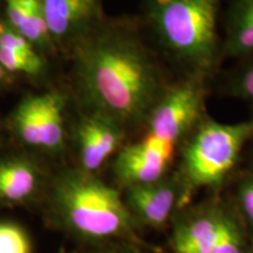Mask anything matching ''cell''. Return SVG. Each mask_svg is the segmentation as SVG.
Returning <instances> with one entry per match:
<instances>
[{
  "instance_id": "6",
  "label": "cell",
  "mask_w": 253,
  "mask_h": 253,
  "mask_svg": "<svg viewBox=\"0 0 253 253\" xmlns=\"http://www.w3.org/2000/svg\"><path fill=\"white\" fill-rule=\"evenodd\" d=\"M53 171L28 151L0 155V209L40 207Z\"/></svg>"
},
{
  "instance_id": "14",
  "label": "cell",
  "mask_w": 253,
  "mask_h": 253,
  "mask_svg": "<svg viewBox=\"0 0 253 253\" xmlns=\"http://www.w3.org/2000/svg\"><path fill=\"white\" fill-rule=\"evenodd\" d=\"M41 125H42V155L59 158L68 149L65 130V99L59 91L40 94Z\"/></svg>"
},
{
  "instance_id": "3",
  "label": "cell",
  "mask_w": 253,
  "mask_h": 253,
  "mask_svg": "<svg viewBox=\"0 0 253 253\" xmlns=\"http://www.w3.org/2000/svg\"><path fill=\"white\" fill-rule=\"evenodd\" d=\"M221 0H147V17L161 46L188 74L209 78L221 53Z\"/></svg>"
},
{
  "instance_id": "18",
  "label": "cell",
  "mask_w": 253,
  "mask_h": 253,
  "mask_svg": "<svg viewBox=\"0 0 253 253\" xmlns=\"http://www.w3.org/2000/svg\"><path fill=\"white\" fill-rule=\"evenodd\" d=\"M0 63L6 72H20L37 77L45 68V61L40 54L26 55L24 53L0 48Z\"/></svg>"
},
{
  "instance_id": "11",
  "label": "cell",
  "mask_w": 253,
  "mask_h": 253,
  "mask_svg": "<svg viewBox=\"0 0 253 253\" xmlns=\"http://www.w3.org/2000/svg\"><path fill=\"white\" fill-rule=\"evenodd\" d=\"M224 204L219 202L190 209L175 221L171 237L173 253H212Z\"/></svg>"
},
{
  "instance_id": "2",
  "label": "cell",
  "mask_w": 253,
  "mask_h": 253,
  "mask_svg": "<svg viewBox=\"0 0 253 253\" xmlns=\"http://www.w3.org/2000/svg\"><path fill=\"white\" fill-rule=\"evenodd\" d=\"M40 209L45 226L77 248L143 240L121 190L77 166H62L53 171Z\"/></svg>"
},
{
  "instance_id": "23",
  "label": "cell",
  "mask_w": 253,
  "mask_h": 253,
  "mask_svg": "<svg viewBox=\"0 0 253 253\" xmlns=\"http://www.w3.org/2000/svg\"><path fill=\"white\" fill-rule=\"evenodd\" d=\"M6 78H7V72L5 71V68L2 67L1 63H0V82L5 81Z\"/></svg>"
},
{
  "instance_id": "16",
  "label": "cell",
  "mask_w": 253,
  "mask_h": 253,
  "mask_svg": "<svg viewBox=\"0 0 253 253\" xmlns=\"http://www.w3.org/2000/svg\"><path fill=\"white\" fill-rule=\"evenodd\" d=\"M212 253H251L242 224L225 204L221 211Z\"/></svg>"
},
{
  "instance_id": "19",
  "label": "cell",
  "mask_w": 253,
  "mask_h": 253,
  "mask_svg": "<svg viewBox=\"0 0 253 253\" xmlns=\"http://www.w3.org/2000/svg\"><path fill=\"white\" fill-rule=\"evenodd\" d=\"M71 253H157L153 246L144 240H123L108 244L91 246V248H75Z\"/></svg>"
},
{
  "instance_id": "15",
  "label": "cell",
  "mask_w": 253,
  "mask_h": 253,
  "mask_svg": "<svg viewBox=\"0 0 253 253\" xmlns=\"http://www.w3.org/2000/svg\"><path fill=\"white\" fill-rule=\"evenodd\" d=\"M9 126L17 140L32 154L42 155L40 94L27 95L19 102L9 118Z\"/></svg>"
},
{
  "instance_id": "10",
  "label": "cell",
  "mask_w": 253,
  "mask_h": 253,
  "mask_svg": "<svg viewBox=\"0 0 253 253\" xmlns=\"http://www.w3.org/2000/svg\"><path fill=\"white\" fill-rule=\"evenodd\" d=\"M53 42L74 47L103 20L102 0H41Z\"/></svg>"
},
{
  "instance_id": "5",
  "label": "cell",
  "mask_w": 253,
  "mask_h": 253,
  "mask_svg": "<svg viewBox=\"0 0 253 253\" xmlns=\"http://www.w3.org/2000/svg\"><path fill=\"white\" fill-rule=\"evenodd\" d=\"M207 78L186 74L169 84L148 116L147 134L181 143L205 119Z\"/></svg>"
},
{
  "instance_id": "7",
  "label": "cell",
  "mask_w": 253,
  "mask_h": 253,
  "mask_svg": "<svg viewBox=\"0 0 253 253\" xmlns=\"http://www.w3.org/2000/svg\"><path fill=\"white\" fill-rule=\"evenodd\" d=\"M176 144L151 135L134 143L123 145L114 156L112 172L118 188L147 184L169 173Z\"/></svg>"
},
{
  "instance_id": "13",
  "label": "cell",
  "mask_w": 253,
  "mask_h": 253,
  "mask_svg": "<svg viewBox=\"0 0 253 253\" xmlns=\"http://www.w3.org/2000/svg\"><path fill=\"white\" fill-rule=\"evenodd\" d=\"M7 23L34 47L48 49L53 45L41 0H4Z\"/></svg>"
},
{
  "instance_id": "1",
  "label": "cell",
  "mask_w": 253,
  "mask_h": 253,
  "mask_svg": "<svg viewBox=\"0 0 253 253\" xmlns=\"http://www.w3.org/2000/svg\"><path fill=\"white\" fill-rule=\"evenodd\" d=\"M73 72L86 113L107 116L126 130L145 125L169 84L137 32L104 19L74 45Z\"/></svg>"
},
{
  "instance_id": "12",
  "label": "cell",
  "mask_w": 253,
  "mask_h": 253,
  "mask_svg": "<svg viewBox=\"0 0 253 253\" xmlns=\"http://www.w3.org/2000/svg\"><path fill=\"white\" fill-rule=\"evenodd\" d=\"M221 53L230 58L253 55V0H229Z\"/></svg>"
},
{
  "instance_id": "20",
  "label": "cell",
  "mask_w": 253,
  "mask_h": 253,
  "mask_svg": "<svg viewBox=\"0 0 253 253\" xmlns=\"http://www.w3.org/2000/svg\"><path fill=\"white\" fill-rule=\"evenodd\" d=\"M250 61L233 75L227 86V93L235 97L253 102V55Z\"/></svg>"
},
{
  "instance_id": "22",
  "label": "cell",
  "mask_w": 253,
  "mask_h": 253,
  "mask_svg": "<svg viewBox=\"0 0 253 253\" xmlns=\"http://www.w3.org/2000/svg\"><path fill=\"white\" fill-rule=\"evenodd\" d=\"M237 197L243 216L253 230V175L245 177L239 183Z\"/></svg>"
},
{
  "instance_id": "4",
  "label": "cell",
  "mask_w": 253,
  "mask_h": 253,
  "mask_svg": "<svg viewBox=\"0 0 253 253\" xmlns=\"http://www.w3.org/2000/svg\"><path fill=\"white\" fill-rule=\"evenodd\" d=\"M253 138V120L226 125L205 118L184 141L179 172L184 202L195 190L218 188Z\"/></svg>"
},
{
  "instance_id": "9",
  "label": "cell",
  "mask_w": 253,
  "mask_h": 253,
  "mask_svg": "<svg viewBox=\"0 0 253 253\" xmlns=\"http://www.w3.org/2000/svg\"><path fill=\"white\" fill-rule=\"evenodd\" d=\"M126 129L100 114L86 113L79 121L74 136L77 166L96 173L123 147Z\"/></svg>"
},
{
  "instance_id": "17",
  "label": "cell",
  "mask_w": 253,
  "mask_h": 253,
  "mask_svg": "<svg viewBox=\"0 0 253 253\" xmlns=\"http://www.w3.org/2000/svg\"><path fill=\"white\" fill-rule=\"evenodd\" d=\"M0 253H36L33 237L20 221L0 218Z\"/></svg>"
},
{
  "instance_id": "8",
  "label": "cell",
  "mask_w": 253,
  "mask_h": 253,
  "mask_svg": "<svg viewBox=\"0 0 253 253\" xmlns=\"http://www.w3.org/2000/svg\"><path fill=\"white\" fill-rule=\"evenodd\" d=\"M123 201L136 225L163 230L184 202V190L177 173L164 176L147 184L132 185L122 190Z\"/></svg>"
},
{
  "instance_id": "21",
  "label": "cell",
  "mask_w": 253,
  "mask_h": 253,
  "mask_svg": "<svg viewBox=\"0 0 253 253\" xmlns=\"http://www.w3.org/2000/svg\"><path fill=\"white\" fill-rule=\"evenodd\" d=\"M0 48L24 53L26 55H38L36 47L24 36L14 30L7 21H0Z\"/></svg>"
}]
</instances>
